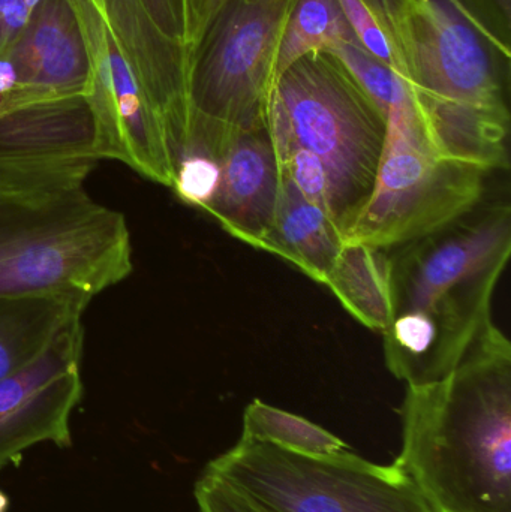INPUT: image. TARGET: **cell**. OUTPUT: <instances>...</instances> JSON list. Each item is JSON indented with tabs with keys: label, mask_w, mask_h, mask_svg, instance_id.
<instances>
[{
	"label": "cell",
	"mask_w": 511,
	"mask_h": 512,
	"mask_svg": "<svg viewBox=\"0 0 511 512\" xmlns=\"http://www.w3.org/2000/svg\"><path fill=\"white\" fill-rule=\"evenodd\" d=\"M92 156L0 158V295L89 306L134 270L125 215L99 203Z\"/></svg>",
	"instance_id": "6da1fadb"
},
{
	"label": "cell",
	"mask_w": 511,
	"mask_h": 512,
	"mask_svg": "<svg viewBox=\"0 0 511 512\" xmlns=\"http://www.w3.org/2000/svg\"><path fill=\"white\" fill-rule=\"evenodd\" d=\"M396 459L434 512H511V346L492 322L446 378L407 385Z\"/></svg>",
	"instance_id": "7a4b0ae2"
},
{
	"label": "cell",
	"mask_w": 511,
	"mask_h": 512,
	"mask_svg": "<svg viewBox=\"0 0 511 512\" xmlns=\"http://www.w3.org/2000/svg\"><path fill=\"white\" fill-rule=\"evenodd\" d=\"M511 254V207L497 201L392 258L390 373L407 385L441 381L492 324V298Z\"/></svg>",
	"instance_id": "3957f363"
},
{
	"label": "cell",
	"mask_w": 511,
	"mask_h": 512,
	"mask_svg": "<svg viewBox=\"0 0 511 512\" xmlns=\"http://www.w3.org/2000/svg\"><path fill=\"white\" fill-rule=\"evenodd\" d=\"M266 123L282 176L345 237L374 189L386 114L338 57L315 51L275 78Z\"/></svg>",
	"instance_id": "277c9868"
},
{
	"label": "cell",
	"mask_w": 511,
	"mask_h": 512,
	"mask_svg": "<svg viewBox=\"0 0 511 512\" xmlns=\"http://www.w3.org/2000/svg\"><path fill=\"white\" fill-rule=\"evenodd\" d=\"M489 174L435 152L410 92L387 114L374 189L344 242L389 251L434 236L477 210Z\"/></svg>",
	"instance_id": "5b68a950"
},
{
	"label": "cell",
	"mask_w": 511,
	"mask_h": 512,
	"mask_svg": "<svg viewBox=\"0 0 511 512\" xmlns=\"http://www.w3.org/2000/svg\"><path fill=\"white\" fill-rule=\"evenodd\" d=\"M204 469L255 512H434L398 465H375L354 451L312 457L240 436Z\"/></svg>",
	"instance_id": "8992f818"
},
{
	"label": "cell",
	"mask_w": 511,
	"mask_h": 512,
	"mask_svg": "<svg viewBox=\"0 0 511 512\" xmlns=\"http://www.w3.org/2000/svg\"><path fill=\"white\" fill-rule=\"evenodd\" d=\"M419 101L510 111L511 44L471 0H381Z\"/></svg>",
	"instance_id": "52a82bcc"
},
{
	"label": "cell",
	"mask_w": 511,
	"mask_h": 512,
	"mask_svg": "<svg viewBox=\"0 0 511 512\" xmlns=\"http://www.w3.org/2000/svg\"><path fill=\"white\" fill-rule=\"evenodd\" d=\"M293 0H230L188 51V98L234 128L266 122L276 56Z\"/></svg>",
	"instance_id": "ba28073f"
},
{
	"label": "cell",
	"mask_w": 511,
	"mask_h": 512,
	"mask_svg": "<svg viewBox=\"0 0 511 512\" xmlns=\"http://www.w3.org/2000/svg\"><path fill=\"white\" fill-rule=\"evenodd\" d=\"M83 316L60 328L29 366L0 379V471L38 444L72 445L71 417L83 399Z\"/></svg>",
	"instance_id": "9c48e42d"
},
{
	"label": "cell",
	"mask_w": 511,
	"mask_h": 512,
	"mask_svg": "<svg viewBox=\"0 0 511 512\" xmlns=\"http://www.w3.org/2000/svg\"><path fill=\"white\" fill-rule=\"evenodd\" d=\"M213 153L219 179L206 213L234 239L258 249L272 224L282 183L267 123L249 128L218 123Z\"/></svg>",
	"instance_id": "30bf717a"
},
{
	"label": "cell",
	"mask_w": 511,
	"mask_h": 512,
	"mask_svg": "<svg viewBox=\"0 0 511 512\" xmlns=\"http://www.w3.org/2000/svg\"><path fill=\"white\" fill-rule=\"evenodd\" d=\"M102 15L135 80L161 120L176 167L188 141V51L165 35L141 0H102Z\"/></svg>",
	"instance_id": "8fae6325"
},
{
	"label": "cell",
	"mask_w": 511,
	"mask_h": 512,
	"mask_svg": "<svg viewBox=\"0 0 511 512\" xmlns=\"http://www.w3.org/2000/svg\"><path fill=\"white\" fill-rule=\"evenodd\" d=\"M3 59L17 84L3 95L2 107L89 93L92 59L72 0H39Z\"/></svg>",
	"instance_id": "7c38bea8"
},
{
	"label": "cell",
	"mask_w": 511,
	"mask_h": 512,
	"mask_svg": "<svg viewBox=\"0 0 511 512\" xmlns=\"http://www.w3.org/2000/svg\"><path fill=\"white\" fill-rule=\"evenodd\" d=\"M68 156L99 159L95 114L87 95L0 105V158Z\"/></svg>",
	"instance_id": "4fadbf2b"
},
{
	"label": "cell",
	"mask_w": 511,
	"mask_h": 512,
	"mask_svg": "<svg viewBox=\"0 0 511 512\" xmlns=\"http://www.w3.org/2000/svg\"><path fill=\"white\" fill-rule=\"evenodd\" d=\"M413 101L438 155L489 173L509 170L510 111Z\"/></svg>",
	"instance_id": "5bb4252c"
},
{
	"label": "cell",
	"mask_w": 511,
	"mask_h": 512,
	"mask_svg": "<svg viewBox=\"0 0 511 512\" xmlns=\"http://www.w3.org/2000/svg\"><path fill=\"white\" fill-rule=\"evenodd\" d=\"M342 246L344 234L332 218L282 176L275 215L258 249L285 259L324 285Z\"/></svg>",
	"instance_id": "9a60e30c"
},
{
	"label": "cell",
	"mask_w": 511,
	"mask_h": 512,
	"mask_svg": "<svg viewBox=\"0 0 511 512\" xmlns=\"http://www.w3.org/2000/svg\"><path fill=\"white\" fill-rule=\"evenodd\" d=\"M87 304L51 295H0V379L29 366Z\"/></svg>",
	"instance_id": "2e32d148"
},
{
	"label": "cell",
	"mask_w": 511,
	"mask_h": 512,
	"mask_svg": "<svg viewBox=\"0 0 511 512\" xmlns=\"http://www.w3.org/2000/svg\"><path fill=\"white\" fill-rule=\"evenodd\" d=\"M324 285L353 318L374 331L392 321V256L357 242H344Z\"/></svg>",
	"instance_id": "e0dca14e"
},
{
	"label": "cell",
	"mask_w": 511,
	"mask_h": 512,
	"mask_svg": "<svg viewBox=\"0 0 511 512\" xmlns=\"http://www.w3.org/2000/svg\"><path fill=\"white\" fill-rule=\"evenodd\" d=\"M357 41L339 0H293L276 56L275 78L300 57Z\"/></svg>",
	"instance_id": "ac0fdd59"
},
{
	"label": "cell",
	"mask_w": 511,
	"mask_h": 512,
	"mask_svg": "<svg viewBox=\"0 0 511 512\" xmlns=\"http://www.w3.org/2000/svg\"><path fill=\"white\" fill-rule=\"evenodd\" d=\"M242 436L312 457H336L350 447L324 427L255 399L243 412Z\"/></svg>",
	"instance_id": "d6986e66"
},
{
	"label": "cell",
	"mask_w": 511,
	"mask_h": 512,
	"mask_svg": "<svg viewBox=\"0 0 511 512\" xmlns=\"http://www.w3.org/2000/svg\"><path fill=\"white\" fill-rule=\"evenodd\" d=\"M338 57L354 80L374 99L384 114H389L393 105L410 95L408 84L392 68L372 56L360 44L339 42L327 51Z\"/></svg>",
	"instance_id": "ffe728a7"
},
{
	"label": "cell",
	"mask_w": 511,
	"mask_h": 512,
	"mask_svg": "<svg viewBox=\"0 0 511 512\" xmlns=\"http://www.w3.org/2000/svg\"><path fill=\"white\" fill-rule=\"evenodd\" d=\"M357 41L404 80V65L381 0H339Z\"/></svg>",
	"instance_id": "44dd1931"
},
{
	"label": "cell",
	"mask_w": 511,
	"mask_h": 512,
	"mask_svg": "<svg viewBox=\"0 0 511 512\" xmlns=\"http://www.w3.org/2000/svg\"><path fill=\"white\" fill-rule=\"evenodd\" d=\"M194 498L200 512H255L236 490L207 469L195 481Z\"/></svg>",
	"instance_id": "7402d4cb"
},
{
	"label": "cell",
	"mask_w": 511,
	"mask_h": 512,
	"mask_svg": "<svg viewBox=\"0 0 511 512\" xmlns=\"http://www.w3.org/2000/svg\"><path fill=\"white\" fill-rule=\"evenodd\" d=\"M38 3L39 0H0V59L26 29Z\"/></svg>",
	"instance_id": "603a6c76"
},
{
	"label": "cell",
	"mask_w": 511,
	"mask_h": 512,
	"mask_svg": "<svg viewBox=\"0 0 511 512\" xmlns=\"http://www.w3.org/2000/svg\"><path fill=\"white\" fill-rule=\"evenodd\" d=\"M156 26L185 45V6L183 0H141ZM186 48V47H185Z\"/></svg>",
	"instance_id": "cb8c5ba5"
},
{
	"label": "cell",
	"mask_w": 511,
	"mask_h": 512,
	"mask_svg": "<svg viewBox=\"0 0 511 512\" xmlns=\"http://www.w3.org/2000/svg\"><path fill=\"white\" fill-rule=\"evenodd\" d=\"M230 0H183L185 6V47L191 50L216 12Z\"/></svg>",
	"instance_id": "d4e9b609"
},
{
	"label": "cell",
	"mask_w": 511,
	"mask_h": 512,
	"mask_svg": "<svg viewBox=\"0 0 511 512\" xmlns=\"http://www.w3.org/2000/svg\"><path fill=\"white\" fill-rule=\"evenodd\" d=\"M504 41L511 44V0H473Z\"/></svg>",
	"instance_id": "484cf974"
},
{
	"label": "cell",
	"mask_w": 511,
	"mask_h": 512,
	"mask_svg": "<svg viewBox=\"0 0 511 512\" xmlns=\"http://www.w3.org/2000/svg\"><path fill=\"white\" fill-rule=\"evenodd\" d=\"M17 84L14 68L8 60L0 59V95L11 92Z\"/></svg>",
	"instance_id": "4316f807"
},
{
	"label": "cell",
	"mask_w": 511,
	"mask_h": 512,
	"mask_svg": "<svg viewBox=\"0 0 511 512\" xmlns=\"http://www.w3.org/2000/svg\"><path fill=\"white\" fill-rule=\"evenodd\" d=\"M9 508V498L6 496V493H3L0 490V512H6Z\"/></svg>",
	"instance_id": "83f0119b"
},
{
	"label": "cell",
	"mask_w": 511,
	"mask_h": 512,
	"mask_svg": "<svg viewBox=\"0 0 511 512\" xmlns=\"http://www.w3.org/2000/svg\"><path fill=\"white\" fill-rule=\"evenodd\" d=\"M92 2L95 3L96 8L102 12V0H92Z\"/></svg>",
	"instance_id": "f1b7e54d"
},
{
	"label": "cell",
	"mask_w": 511,
	"mask_h": 512,
	"mask_svg": "<svg viewBox=\"0 0 511 512\" xmlns=\"http://www.w3.org/2000/svg\"><path fill=\"white\" fill-rule=\"evenodd\" d=\"M3 101V95H0V104H2Z\"/></svg>",
	"instance_id": "f546056e"
}]
</instances>
